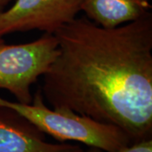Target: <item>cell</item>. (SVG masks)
Returning a JSON list of instances; mask_svg holds the SVG:
<instances>
[{"mask_svg":"<svg viewBox=\"0 0 152 152\" xmlns=\"http://www.w3.org/2000/svg\"><path fill=\"white\" fill-rule=\"evenodd\" d=\"M58 53L41 88L53 108L152 139V15L104 28L86 16L54 33Z\"/></svg>","mask_w":152,"mask_h":152,"instance_id":"obj_1","label":"cell"},{"mask_svg":"<svg viewBox=\"0 0 152 152\" xmlns=\"http://www.w3.org/2000/svg\"><path fill=\"white\" fill-rule=\"evenodd\" d=\"M0 107L13 109L59 142L75 141L105 152H114L133 144L129 135L117 126L100 123L67 108H50L41 89L29 104L11 102L0 96Z\"/></svg>","mask_w":152,"mask_h":152,"instance_id":"obj_2","label":"cell"},{"mask_svg":"<svg viewBox=\"0 0 152 152\" xmlns=\"http://www.w3.org/2000/svg\"><path fill=\"white\" fill-rule=\"evenodd\" d=\"M58 53L54 34L43 33L35 41L16 45L0 37V90L10 91L20 103H31V86L48 72Z\"/></svg>","mask_w":152,"mask_h":152,"instance_id":"obj_3","label":"cell"},{"mask_svg":"<svg viewBox=\"0 0 152 152\" xmlns=\"http://www.w3.org/2000/svg\"><path fill=\"white\" fill-rule=\"evenodd\" d=\"M81 0H15L0 14V37L39 31L54 34L80 12Z\"/></svg>","mask_w":152,"mask_h":152,"instance_id":"obj_4","label":"cell"},{"mask_svg":"<svg viewBox=\"0 0 152 152\" xmlns=\"http://www.w3.org/2000/svg\"><path fill=\"white\" fill-rule=\"evenodd\" d=\"M0 152H85L78 144L47 141L46 134L13 109L0 107Z\"/></svg>","mask_w":152,"mask_h":152,"instance_id":"obj_5","label":"cell"},{"mask_svg":"<svg viewBox=\"0 0 152 152\" xmlns=\"http://www.w3.org/2000/svg\"><path fill=\"white\" fill-rule=\"evenodd\" d=\"M151 0H81L85 16L104 28H114L140 19L150 13Z\"/></svg>","mask_w":152,"mask_h":152,"instance_id":"obj_6","label":"cell"},{"mask_svg":"<svg viewBox=\"0 0 152 152\" xmlns=\"http://www.w3.org/2000/svg\"><path fill=\"white\" fill-rule=\"evenodd\" d=\"M85 152H105L98 148L90 147V149ZM114 152H152V139L145 140L143 141L134 143L129 146L121 149Z\"/></svg>","mask_w":152,"mask_h":152,"instance_id":"obj_7","label":"cell"},{"mask_svg":"<svg viewBox=\"0 0 152 152\" xmlns=\"http://www.w3.org/2000/svg\"><path fill=\"white\" fill-rule=\"evenodd\" d=\"M13 1L15 0H0V14L4 10H5L7 7L10 5Z\"/></svg>","mask_w":152,"mask_h":152,"instance_id":"obj_8","label":"cell"}]
</instances>
